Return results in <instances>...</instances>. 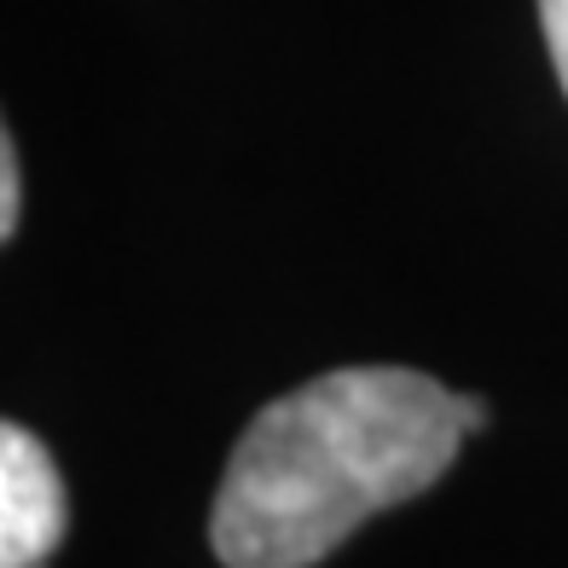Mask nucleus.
Returning <instances> with one entry per match:
<instances>
[{"label":"nucleus","instance_id":"1","mask_svg":"<svg viewBox=\"0 0 568 568\" xmlns=\"http://www.w3.org/2000/svg\"><path fill=\"white\" fill-rule=\"evenodd\" d=\"M487 406L424 372L348 366L278 395L226 458L210 539L226 568H314L458 458Z\"/></svg>","mask_w":568,"mask_h":568},{"label":"nucleus","instance_id":"2","mask_svg":"<svg viewBox=\"0 0 568 568\" xmlns=\"http://www.w3.org/2000/svg\"><path fill=\"white\" fill-rule=\"evenodd\" d=\"M64 481L23 424L0 429V568H41L64 539Z\"/></svg>","mask_w":568,"mask_h":568},{"label":"nucleus","instance_id":"3","mask_svg":"<svg viewBox=\"0 0 568 568\" xmlns=\"http://www.w3.org/2000/svg\"><path fill=\"white\" fill-rule=\"evenodd\" d=\"M18 210H23V186H18V145L0 140V239L18 232Z\"/></svg>","mask_w":568,"mask_h":568},{"label":"nucleus","instance_id":"4","mask_svg":"<svg viewBox=\"0 0 568 568\" xmlns=\"http://www.w3.org/2000/svg\"><path fill=\"white\" fill-rule=\"evenodd\" d=\"M539 23H546V47L557 64V82L568 93V0H539Z\"/></svg>","mask_w":568,"mask_h":568}]
</instances>
